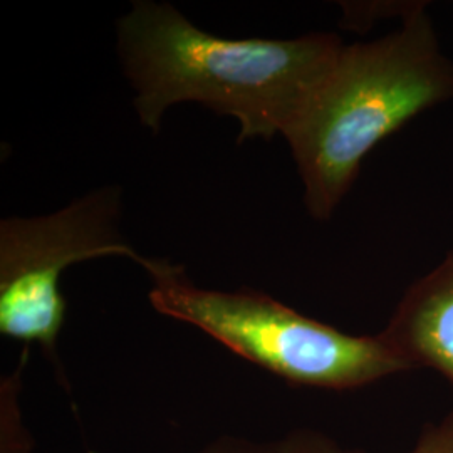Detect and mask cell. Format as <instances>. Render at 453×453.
I'll return each mask as SVG.
<instances>
[{"label":"cell","instance_id":"obj_1","mask_svg":"<svg viewBox=\"0 0 453 453\" xmlns=\"http://www.w3.org/2000/svg\"><path fill=\"white\" fill-rule=\"evenodd\" d=\"M118 48L145 127L160 130L170 106L195 101L239 119L242 143L291 130L344 44L327 33L224 39L168 4L142 0L119 20Z\"/></svg>","mask_w":453,"mask_h":453},{"label":"cell","instance_id":"obj_2","mask_svg":"<svg viewBox=\"0 0 453 453\" xmlns=\"http://www.w3.org/2000/svg\"><path fill=\"white\" fill-rule=\"evenodd\" d=\"M453 97V61L440 49L423 4L400 31L344 46L291 130L309 213L327 220L372 148L410 119Z\"/></svg>","mask_w":453,"mask_h":453},{"label":"cell","instance_id":"obj_3","mask_svg":"<svg viewBox=\"0 0 453 453\" xmlns=\"http://www.w3.org/2000/svg\"><path fill=\"white\" fill-rule=\"evenodd\" d=\"M151 306L192 324L232 353L297 387L357 389L405 365L376 336H351L279 303L264 292L194 286L181 265L150 260Z\"/></svg>","mask_w":453,"mask_h":453},{"label":"cell","instance_id":"obj_4","mask_svg":"<svg viewBox=\"0 0 453 453\" xmlns=\"http://www.w3.org/2000/svg\"><path fill=\"white\" fill-rule=\"evenodd\" d=\"M119 195L110 187L63 211L0 224V333L42 346L56 361L65 318L61 274L73 264L125 256L148 267L118 234Z\"/></svg>","mask_w":453,"mask_h":453},{"label":"cell","instance_id":"obj_5","mask_svg":"<svg viewBox=\"0 0 453 453\" xmlns=\"http://www.w3.org/2000/svg\"><path fill=\"white\" fill-rule=\"evenodd\" d=\"M380 338L408 372L434 370L453 389V250L408 288Z\"/></svg>","mask_w":453,"mask_h":453},{"label":"cell","instance_id":"obj_6","mask_svg":"<svg viewBox=\"0 0 453 453\" xmlns=\"http://www.w3.org/2000/svg\"><path fill=\"white\" fill-rule=\"evenodd\" d=\"M195 453H342V449L321 432L299 428L284 437L265 441L241 437L215 438Z\"/></svg>","mask_w":453,"mask_h":453},{"label":"cell","instance_id":"obj_7","mask_svg":"<svg viewBox=\"0 0 453 453\" xmlns=\"http://www.w3.org/2000/svg\"><path fill=\"white\" fill-rule=\"evenodd\" d=\"M411 453H453V411L438 423H426Z\"/></svg>","mask_w":453,"mask_h":453}]
</instances>
